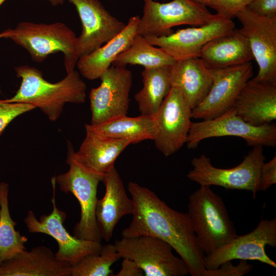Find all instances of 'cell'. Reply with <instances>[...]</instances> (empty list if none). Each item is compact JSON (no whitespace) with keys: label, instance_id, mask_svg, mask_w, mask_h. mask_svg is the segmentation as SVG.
Segmentation results:
<instances>
[{"label":"cell","instance_id":"obj_32","mask_svg":"<svg viewBox=\"0 0 276 276\" xmlns=\"http://www.w3.org/2000/svg\"><path fill=\"white\" fill-rule=\"evenodd\" d=\"M231 261H227L215 269H206L203 276H243L253 268L252 265L246 260H241L236 265H233Z\"/></svg>","mask_w":276,"mask_h":276},{"label":"cell","instance_id":"obj_27","mask_svg":"<svg viewBox=\"0 0 276 276\" xmlns=\"http://www.w3.org/2000/svg\"><path fill=\"white\" fill-rule=\"evenodd\" d=\"M176 61L163 49L150 43L143 36L136 34L129 46L119 54L112 65H140L145 68L171 66Z\"/></svg>","mask_w":276,"mask_h":276},{"label":"cell","instance_id":"obj_7","mask_svg":"<svg viewBox=\"0 0 276 276\" xmlns=\"http://www.w3.org/2000/svg\"><path fill=\"white\" fill-rule=\"evenodd\" d=\"M143 15L137 33L145 38L169 35L172 28L180 25L201 26L211 22L217 16L206 7L191 0H172L160 3L144 0Z\"/></svg>","mask_w":276,"mask_h":276},{"label":"cell","instance_id":"obj_1","mask_svg":"<svg viewBox=\"0 0 276 276\" xmlns=\"http://www.w3.org/2000/svg\"><path fill=\"white\" fill-rule=\"evenodd\" d=\"M133 204L132 219L123 229L122 237L150 236L169 244L186 264L188 274L203 276L204 255L197 242L187 213L169 207L150 189L130 181Z\"/></svg>","mask_w":276,"mask_h":276},{"label":"cell","instance_id":"obj_33","mask_svg":"<svg viewBox=\"0 0 276 276\" xmlns=\"http://www.w3.org/2000/svg\"><path fill=\"white\" fill-rule=\"evenodd\" d=\"M276 183V156L262 165L259 180V191H265Z\"/></svg>","mask_w":276,"mask_h":276},{"label":"cell","instance_id":"obj_34","mask_svg":"<svg viewBox=\"0 0 276 276\" xmlns=\"http://www.w3.org/2000/svg\"><path fill=\"white\" fill-rule=\"evenodd\" d=\"M247 7L258 14L276 17V0H253Z\"/></svg>","mask_w":276,"mask_h":276},{"label":"cell","instance_id":"obj_20","mask_svg":"<svg viewBox=\"0 0 276 276\" xmlns=\"http://www.w3.org/2000/svg\"><path fill=\"white\" fill-rule=\"evenodd\" d=\"M70 268L50 248L40 245L1 263L0 276H70Z\"/></svg>","mask_w":276,"mask_h":276},{"label":"cell","instance_id":"obj_39","mask_svg":"<svg viewBox=\"0 0 276 276\" xmlns=\"http://www.w3.org/2000/svg\"><path fill=\"white\" fill-rule=\"evenodd\" d=\"M6 0H0V6Z\"/></svg>","mask_w":276,"mask_h":276},{"label":"cell","instance_id":"obj_17","mask_svg":"<svg viewBox=\"0 0 276 276\" xmlns=\"http://www.w3.org/2000/svg\"><path fill=\"white\" fill-rule=\"evenodd\" d=\"M235 28L232 19L217 14L216 17L206 25L179 29L167 36L146 39L151 44L163 49L176 61L199 57L205 44Z\"/></svg>","mask_w":276,"mask_h":276},{"label":"cell","instance_id":"obj_5","mask_svg":"<svg viewBox=\"0 0 276 276\" xmlns=\"http://www.w3.org/2000/svg\"><path fill=\"white\" fill-rule=\"evenodd\" d=\"M77 37L65 24L21 22L10 29L8 38L25 49L32 60L40 62L50 55L61 52L66 72L74 70L79 59L76 50Z\"/></svg>","mask_w":276,"mask_h":276},{"label":"cell","instance_id":"obj_35","mask_svg":"<svg viewBox=\"0 0 276 276\" xmlns=\"http://www.w3.org/2000/svg\"><path fill=\"white\" fill-rule=\"evenodd\" d=\"M142 269L133 260L123 258L121 268L116 276H142L144 274Z\"/></svg>","mask_w":276,"mask_h":276},{"label":"cell","instance_id":"obj_9","mask_svg":"<svg viewBox=\"0 0 276 276\" xmlns=\"http://www.w3.org/2000/svg\"><path fill=\"white\" fill-rule=\"evenodd\" d=\"M226 136L243 139L250 146L275 147L276 126L272 123L253 126L237 116L232 108L215 118L192 122L186 143L189 149H195L206 139Z\"/></svg>","mask_w":276,"mask_h":276},{"label":"cell","instance_id":"obj_13","mask_svg":"<svg viewBox=\"0 0 276 276\" xmlns=\"http://www.w3.org/2000/svg\"><path fill=\"white\" fill-rule=\"evenodd\" d=\"M210 70L211 86L201 102L192 109V119H212L233 108L241 90L253 74L250 62Z\"/></svg>","mask_w":276,"mask_h":276},{"label":"cell","instance_id":"obj_8","mask_svg":"<svg viewBox=\"0 0 276 276\" xmlns=\"http://www.w3.org/2000/svg\"><path fill=\"white\" fill-rule=\"evenodd\" d=\"M121 258L134 261L146 276H184L188 274L183 261L175 256L166 242L150 236L122 237L114 243Z\"/></svg>","mask_w":276,"mask_h":276},{"label":"cell","instance_id":"obj_36","mask_svg":"<svg viewBox=\"0 0 276 276\" xmlns=\"http://www.w3.org/2000/svg\"><path fill=\"white\" fill-rule=\"evenodd\" d=\"M193 2H194L195 3H196L198 4H200V5H203V6H208V5H209V4L210 3V2L212 1V0H191Z\"/></svg>","mask_w":276,"mask_h":276},{"label":"cell","instance_id":"obj_2","mask_svg":"<svg viewBox=\"0 0 276 276\" xmlns=\"http://www.w3.org/2000/svg\"><path fill=\"white\" fill-rule=\"evenodd\" d=\"M14 69L17 77L21 78V83L15 94L2 100L4 102L31 104L53 122L59 118L65 103L85 102L86 84L75 70L53 83L44 79L42 72L34 67L25 65Z\"/></svg>","mask_w":276,"mask_h":276},{"label":"cell","instance_id":"obj_21","mask_svg":"<svg viewBox=\"0 0 276 276\" xmlns=\"http://www.w3.org/2000/svg\"><path fill=\"white\" fill-rule=\"evenodd\" d=\"M199 57L210 70L239 65L254 59L247 38L235 28L205 44Z\"/></svg>","mask_w":276,"mask_h":276},{"label":"cell","instance_id":"obj_16","mask_svg":"<svg viewBox=\"0 0 276 276\" xmlns=\"http://www.w3.org/2000/svg\"><path fill=\"white\" fill-rule=\"evenodd\" d=\"M68 1L75 6L82 26L76 42L79 58L111 40L126 25L112 16L98 0Z\"/></svg>","mask_w":276,"mask_h":276},{"label":"cell","instance_id":"obj_14","mask_svg":"<svg viewBox=\"0 0 276 276\" xmlns=\"http://www.w3.org/2000/svg\"><path fill=\"white\" fill-rule=\"evenodd\" d=\"M268 245L276 246V218L262 219L251 232L238 236L232 241L204 257L205 269L217 268L222 263L236 259L255 260L276 267V263L266 254Z\"/></svg>","mask_w":276,"mask_h":276},{"label":"cell","instance_id":"obj_18","mask_svg":"<svg viewBox=\"0 0 276 276\" xmlns=\"http://www.w3.org/2000/svg\"><path fill=\"white\" fill-rule=\"evenodd\" d=\"M103 182L105 192L97 201L96 217L101 239L109 241L120 219L132 214L133 204L114 166L105 174Z\"/></svg>","mask_w":276,"mask_h":276},{"label":"cell","instance_id":"obj_25","mask_svg":"<svg viewBox=\"0 0 276 276\" xmlns=\"http://www.w3.org/2000/svg\"><path fill=\"white\" fill-rule=\"evenodd\" d=\"M85 130L102 136L130 141L131 144L153 140L157 133L155 116L141 114L136 117L121 116L101 124H86Z\"/></svg>","mask_w":276,"mask_h":276},{"label":"cell","instance_id":"obj_29","mask_svg":"<svg viewBox=\"0 0 276 276\" xmlns=\"http://www.w3.org/2000/svg\"><path fill=\"white\" fill-rule=\"evenodd\" d=\"M121 258L114 244L102 245L99 254H90L70 265V276L111 275L112 265Z\"/></svg>","mask_w":276,"mask_h":276},{"label":"cell","instance_id":"obj_12","mask_svg":"<svg viewBox=\"0 0 276 276\" xmlns=\"http://www.w3.org/2000/svg\"><path fill=\"white\" fill-rule=\"evenodd\" d=\"M100 79L101 83L91 88L89 100L90 124L96 125L127 115L132 75L125 66L111 65Z\"/></svg>","mask_w":276,"mask_h":276},{"label":"cell","instance_id":"obj_28","mask_svg":"<svg viewBox=\"0 0 276 276\" xmlns=\"http://www.w3.org/2000/svg\"><path fill=\"white\" fill-rule=\"evenodd\" d=\"M8 194V183L0 182V264L25 250L28 240L15 229L16 223L10 215Z\"/></svg>","mask_w":276,"mask_h":276},{"label":"cell","instance_id":"obj_11","mask_svg":"<svg viewBox=\"0 0 276 276\" xmlns=\"http://www.w3.org/2000/svg\"><path fill=\"white\" fill-rule=\"evenodd\" d=\"M259 67L255 80L276 84V17L264 16L247 7L235 16Z\"/></svg>","mask_w":276,"mask_h":276},{"label":"cell","instance_id":"obj_23","mask_svg":"<svg viewBox=\"0 0 276 276\" xmlns=\"http://www.w3.org/2000/svg\"><path fill=\"white\" fill-rule=\"evenodd\" d=\"M140 17H131L125 28L104 45L92 53L79 58L76 66L80 74L88 80L100 78L112 65L117 57L130 44L137 29Z\"/></svg>","mask_w":276,"mask_h":276},{"label":"cell","instance_id":"obj_15","mask_svg":"<svg viewBox=\"0 0 276 276\" xmlns=\"http://www.w3.org/2000/svg\"><path fill=\"white\" fill-rule=\"evenodd\" d=\"M192 109L181 91L172 87L156 115L155 147L166 157L186 144L192 123Z\"/></svg>","mask_w":276,"mask_h":276},{"label":"cell","instance_id":"obj_24","mask_svg":"<svg viewBox=\"0 0 276 276\" xmlns=\"http://www.w3.org/2000/svg\"><path fill=\"white\" fill-rule=\"evenodd\" d=\"M131 144L127 140L107 137L86 130V136L74 155L87 169L105 174L114 166L116 159Z\"/></svg>","mask_w":276,"mask_h":276},{"label":"cell","instance_id":"obj_30","mask_svg":"<svg viewBox=\"0 0 276 276\" xmlns=\"http://www.w3.org/2000/svg\"><path fill=\"white\" fill-rule=\"evenodd\" d=\"M35 108L27 103H8L0 100V135L16 118Z\"/></svg>","mask_w":276,"mask_h":276},{"label":"cell","instance_id":"obj_31","mask_svg":"<svg viewBox=\"0 0 276 276\" xmlns=\"http://www.w3.org/2000/svg\"><path fill=\"white\" fill-rule=\"evenodd\" d=\"M253 0H212L208 5L221 16L232 19L248 7Z\"/></svg>","mask_w":276,"mask_h":276},{"label":"cell","instance_id":"obj_26","mask_svg":"<svg viewBox=\"0 0 276 276\" xmlns=\"http://www.w3.org/2000/svg\"><path fill=\"white\" fill-rule=\"evenodd\" d=\"M143 88L134 96L142 115L155 116L172 88L170 66L144 68Z\"/></svg>","mask_w":276,"mask_h":276},{"label":"cell","instance_id":"obj_4","mask_svg":"<svg viewBox=\"0 0 276 276\" xmlns=\"http://www.w3.org/2000/svg\"><path fill=\"white\" fill-rule=\"evenodd\" d=\"M72 143L67 142L66 163L68 170L57 175L54 178L60 190L65 193H71L77 198L80 206V218L73 231L77 238L101 242V237L98 229L96 208L97 201V189L100 181H103L105 174L91 171L75 158Z\"/></svg>","mask_w":276,"mask_h":276},{"label":"cell","instance_id":"obj_38","mask_svg":"<svg viewBox=\"0 0 276 276\" xmlns=\"http://www.w3.org/2000/svg\"><path fill=\"white\" fill-rule=\"evenodd\" d=\"M53 6H57L63 3L65 0H48Z\"/></svg>","mask_w":276,"mask_h":276},{"label":"cell","instance_id":"obj_3","mask_svg":"<svg viewBox=\"0 0 276 276\" xmlns=\"http://www.w3.org/2000/svg\"><path fill=\"white\" fill-rule=\"evenodd\" d=\"M187 213L198 245L204 256L237 236L222 199L210 187L200 186L190 195Z\"/></svg>","mask_w":276,"mask_h":276},{"label":"cell","instance_id":"obj_22","mask_svg":"<svg viewBox=\"0 0 276 276\" xmlns=\"http://www.w3.org/2000/svg\"><path fill=\"white\" fill-rule=\"evenodd\" d=\"M172 87L179 89L192 109L208 94L212 83L211 70L200 57L176 61L170 66Z\"/></svg>","mask_w":276,"mask_h":276},{"label":"cell","instance_id":"obj_19","mask_svg":"<svg viewBox=\"0 0 276 276\" xmlns=\"http://www.w3.org/2000/svg\"><path fill=\"white\" fill-rule=\"evenodd\" d=\"M233 108L237 116L253 126L271 124L276 119V84L249 79Z\"/></svg>","mask_w":276,"mask_h":276},{"label":"cell","instance_id":"obj_10","mask_svg":"<svg viewBox=\"0 0 276 276\" xmlns=\"http://www.w3.org/2000/svg\"><path fill=\"white\" fill-rule=\"evenodd\" d=\"M52 181L53 188L52 212L49 215H41L38 219L35 213L30 210L24 218V222L30 233L44 234L53 238L58 245V250L55 254L57 259L72 265L85 256L99 254L102 245L99 242L77 238L67 232L63 225L66 215L56 204L55 178Z\"/></svg>","mask_w":276,"mask_h":276},{"label":"cell","instance_id":"obj_37","mask_svg":"<svg viewBox=\"0 0 276 276\" xmlns=\"http://www.w3.org/2000/svg\"><path fill=\"white\" fill-rule=\"evenodd\" d=\"M10 29H7L2 32L0 33V39L5 38H8L9 34L10 33Z\"/></svg>","mask_w":276,"mask_h":276},{"label":"cell","instance_id":"obj_6","mask_svg":"<svg viewBox=\"0 0 276 276\" xmlns=\"http://www.w3.org/2000/svg\"><path fill=\"white\" fill-rule=\"evenodd\" d=\"M263 146H254L238 166L228 169L214 166L204 154L192 159L193 169L187 177L200 186H216L227 189L250 191L255 197L259 191L260 170L265 157Z\"/></svg>","mask_w":276,"mask_h":276}]
</instances>
